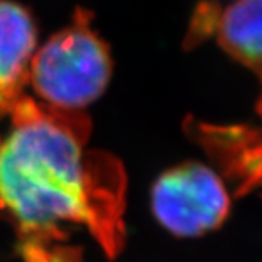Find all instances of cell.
Returning a JSON list of instances; mask_svg holds the SVG:
<instances>
[{
    "label": "cell",
    "mask_w": 262,
    "mask_h": 262,
    "mask_svg": "<svg viewBox=\"0 0 262 262\" xmlns=\"http://www.w3.org/2000/svg\"><path fill=\"white\" fill-rule=\"evenodd\" d=\"M257 112H259V117L262 119V93H260V98L257 101Z\"/></svg>",
    "instance_id": "obj_7"
},
{
    "label": "cell",
    "mask_w": 262,
    "mask_h": 262,
    "mask_svg": "<svg viewBox=\"0 0 262 262\" xmlns=\"http://www.w3.org/2000/svg\"><path fill=\"white\" fill-rule=\"evenodd\" d=\"M152 212L176 237H199L220 228L229 215L231 199L220 176L196 161L163 172L150 194Z\"/></svg>",
    "instance_id": "obj_3"
},
{
    "label": "cell",
    "mask_w": 262,
    "mask_h": 262,
    "mask_svg": "<svg viewBox=\"0 0 262 262\" xmlns=\"http://www.w3.org/2000/svg\"><path fill=\"white\" fill-rule=\"evenodd\" d=\"M0 141V212L13 223L26 262H81L70 245L84 231L114 257L125 242L126 177L107 152L89 150L81 111L23 97Z\"/></svg>",
    "instance_id": "obj_1"
},
{
    "label": "cell",
    "mask_w": 262,
    "mask_h": 262,
    "mask_svg": "<svg viewBox=\"0 0 262 262\" xmlns=\"http://www.w3.org/2000/svg\"><path fill=\"white\" fill-rule=\"evenodd\" d=\"M218 45L262 82V0H235L215 24Z\"/></svg>",
    "instance_id": "obj_6"
},
{
    "label": "cell",
    "mask_w": 262,
    "mask_h": 262,
    "mask_svg": "<svg viewBox=\"0 0 262 262\" xmlns=\"http://www.w3.org/2000/svg\"><path fill=\"white\" fill-rule=\"evenodd\" d=\"M188 133L226 171L240 190L262 185V135L250 128L186 125Z\"/></svg>",
    "instance_id": "obj_5"
},
{
    "label": "cell",
    "mask_w": 262,
    "mask_h": 262,
    "mask_svg": "<svg viewBox=\"0 0 262 262\" xmlns=\"http://www.w3.org/2000/svg\"><path fill=\"white\" fill-rule=\"evenodd\" d=\"M90 19L92 14L79 8L70 26L33 52L29 82L45 103L81 111L106 90L112 59L107 45L90 27Z\"/></svg>",
    "instance_id": "obj_2"
},
{
    "label": "cell",
    "mask_w": 262,
    "mask_h": 262,
    "mask_svg": "<svg viewBox=\"0 0 262 262\" xmlns=\"http://www.w3.org/2000/svg\"><path fill=\"white\" fill-rule=\"evenodd\" d=\"M36 46V27L27 8L0 0V117L24 97Z\"/></svg>",
    "instance_id": "obj_4"
}]
</instances>
